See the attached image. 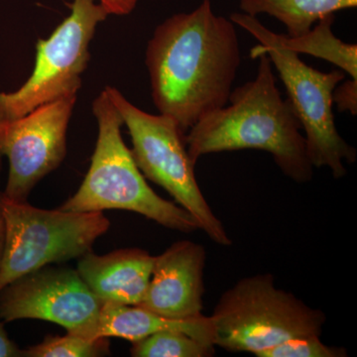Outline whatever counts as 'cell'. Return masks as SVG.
Here are the masks:
<instances>
[{"label": "cell", "mask_w": 357, "mask_h": 357, "mask_svg": "<svg viewBox=\"0 0 357 357\" xmlns=\"http://www.w3.org/2000/svg\"><path fill=\"white\" fill-rule=\"evenodd\" d=\"M145 62L159 114L185 134L204 116L225 107L241 55L236 24L217 15L211 0L167 18L148 42Z\"/></svg>", "instance_id": "1"}, {"label": "cell", "mask_w": 357, "mask_h": 357, "mask_svg": "<svg viewBox=\"0 0 357 357\" xmlns=\"http://www.w3.org/2000/svg\"><path fill=\"white\" fill-rule=\"evenodd\" d=\"M252 81L232 89L229 102L199 119L185 133L192 163L225 151L255 149L271 155L281 172L294 182H310L314 167L292 105L282 98L274 67L266 54Z\"/></svg>", "instance_id": "2"}, {"label": "cell", "mask_w": 357, "mask_h": 357, "mask_svg": "<svg viewBox=\"0 0 357 357\" xmlns=\"http://www.w3.org/2000/svg\"><path fill=\"white\" fill-rule=\"evenodd\" d=\"M93 112L98 135L91 167L79 189L60 210L128 211L167 229L187 234L199 229L198 222L187 211L161 198L147 184L122 138L123 121L107 89L96 98Z\"/></svg>", "instance_id": "3"}, {"label": "cell", "mask_w": 357, "mask_h": 357, "mask_svg": "<svg viewBox=\"0 0 357 357\" xmlns=\"http://www.w3.org/2000/svg\"><path fill=\"white\" fill-rule=\"evenodd\" d=\"M229 20L259 42L251 49V58L266 54L271 60L304 131L312 167H326L333 178H344L347 175L344 163H356L357 158L356 148L338 133L333 115V91L344 81V70L324 73L310 67L297 53L276 43L270 36V30L255 16L236 13Z\"/></svg>", "instance_id": "4"}, {"label": "cell", "mask_w": 357, "mask_h": 357, "mask_svg": "<svg viewBox=\"0 0 357 357\" xmlns=\"http://www.w3.org/2000/svg\"><path fill=\"white\" fill-rule=\"evenodd\" d=\"M211 319L215 347L256 356L291 338L321 335L326 319L321 310L276 287L270 273L237 282L222 294Z\"/></svg>", "instance_id": "5"}, {"label": "cell", "mask_w": 357, "mask_h": 357, "mask_svg": "<svg viewBox=\"0 0 357 357\" xmlns=\"http://www.w3.org/2000/svg\"><path fill=\"white\" fill-rule=\"evenodd\" d=\"M132 140L131 153L145 178L166 190L187 211L213 243L231 245L225 225L213 213L197 181L188 153L185 134L172 117L150 114L128 102L121 91L107 86Z\"/></svg>", "instance_id": "6"}, {"label": "cell", "mask_w": 357, "mask_h": 357, "mask_svg": "<svg viewBox=\"0 0 357 357\" xmlns=\"http://www.w3.org/2000/svg\"><path fill=\"white\" fill-rule=\"evenodd\" d=\"M6 229L0 291L20 277L91 252L110 222L102 211H48L0 194Z\"/></svg>", "instance_id": "7"}, {"label": "cell", "mask_w": 357, "mask_h": 357, "mask_svg": "<svg viewBox=\"0 0 357 357\" xmlns=\"http://www.w3.org/2000/svg\"><path fill=\"white\" fill-rule=\"evenodd\" d=\"M107 11L96 0H74L72 11L50 37L37 43L31 76L13 93L0 91V122L13 121L67 96H77L88 67L89 44Z\"/></svg>", "instance_id": "8"}, {"label": "cell", "mask_w": 357, "mask_h": 357, "mask_svg": "<svg viewBox=\"0 0 357 357\" xmlns=\"http://www.w3.org/2000/svg\"><path fill=\"white\" fill-rule=\"evenodd\" d=\"M102 307L77 270L67 268H40L0 291V319L6 323L42 319L89 338H98Z\"/></svg>", "instance_id": "9"}, {"label": "cell", "mask_w": 357, "mask_h": 357, "mask_svg": "<svg viewBox=\"0 0 357 357\" xmlns=\"http://www.w3.org/2000/svg\"><path fill=\"white\" fill-rule=\"evenodd\" d=\"M77 96L41 105L20 119L0 122V155L9 162V199L27 202L40 181L67 154V130Z\"/></svg>", "instance_id": "10"}, {"label": "cell", "mask_w": 357, "mask_h": 357, "mask_svg": "<svg viewBox=\"0 0 357 357\" xmlns=\"http://www.w3.org/2000/svg\"><path fill=\"white\" fill-rule=\"evenodd\" d=\"M206 249L191 241L172 244L154 256L151 279L138 306L173 319L203 316Z\"/></svg>", "instance_id": "11"}, {"label": "cell", "mask_w": 357, "mask_h": 357, "mask_svg": "<svg viewBox=\"0 0 357 357\" xmlns=\"http://www.w3.org/2000/svg\"><path fill=\"white\" fill-rule=\"evenodd\" d=\"M154 256L139 248L119 249L107 255L86 253L77 272L102 304L138 306L151 279Z\"/></svg>", "instance_id": "12"}, {"label": "cell", "mask_w": 357, "mask_h": 357, "mask_svg": "<svg viewBox=\"0 0 357 357\" xmlns=\"http://www.w3.org/2000/svg\"><path fill=\"white\" fill-rule=\"evenodd\" d=\"M177 330L204 344L215 345V332L211 317L173 319L164 318L140 306L105 303L100 310L96 337H119L131 342L160 331Z\"/></svg>", "instance_id": "13"}, {"label": "cell", "mask_w": 357, "mask_h": 357, "mask_svg": "<svg viewBox=\"0 0 357 357\" xmlns=\"http://www.w3.org/2000/svg\"><path fill=\"white\" fill-rule=\"evenodd\" d=\"M357 0H241L243 13L268 14L285 25L287 36L306 34L321 18L344 9L356 8Z\"/></svg>", "instance_id": "14"}, {"label": "cell", "mask_w": 357, "mask_h": 357, "mask_svg": "<svg viewBox=\"0 0 357 357\" xmlns=\"http://www.w3.org/2000/svg\"><path fill=\"white\" fill-rule=\"evenodd\" d=\"M335 14H330L317 23L306 34L297 37L277 34L270 30L276 43L299 54L323 59L357 79V46L338 39L333 32Z\"/></svg>", "instance_id": "15"}, {"label": "cell", "mask_w": 357, "mask_h": 357, "mask_svg": "<svg viewBox=\"0 0 357 357\" xmlns=\"http://www.w3.org/2000/svg\"><path fill=\"white\" fill-rule=\"evenodd\" d=\"M215 345L177 330L160 331L132 342L130 354L134 357H211Z\"/></svg>", "instance_id": "16"}, {"label": "cell", "mask_w": 357, "mask_h": 357, "mask_svg": "<svg viewBox=\"0 0 357 357\" xmlns=\"http://www.w3.org/2000/svg\"><path fill=\"white\" fill-rule=\"evenodd\" d=\"M26 357H96L109 356L107 337L89 338L68 333L65 337H47L41 344L23 351Z\"/></svg>", "instance_id": "17"}, {"label": "cell", "mask_w": 357, "mask_h": 357, "mask_svg": "<svg viewBox=\"0 0 357 357\" xmlns=\"http://www.w3.org/2000/svg\"><path fill=\"white\" fill-rule=\"evenodd\" d=\"M258 357H345L344 347L326 344L321 335H305L286 340L258 354Z\"/></svg>", "instance_id": "18"}, {"label": "cell", "mask_w": 357, "mask_h": 357, "mask_svg": "<svg viewBox=\"0 0 357 357\" xmlns=\"http://www.w3.org/2000/svg\"><path fill=\"white\" fill-rule=\"evenodd\" d=\"M333 102L337 105L338 112H349L352 115H356L357 79H347L338 84L333 91Z\"/></svg>", "instance_id": "19"}, {"label": "cell", "mask_w": 357, "mask_h": 357, "mask_svg": "<svg viewBox=\"0 0 357 357\" xmlns=\"http://www.w3.org/2000/svg\"><path fill=\"white\" fill-rule=\"evenodd\" d=\"M139 0H98L109 14L128 15L132 13Z\"/></svg>", "instance_id": "20"}, {"label": "cell", "mask_w": 357, "mask_h": 357, "mask_svg": "<svg viewBox=\"0 0 357 357\" xmlns=\"http://www.w3.org/2000/svg\"><path fill=\"white\" fill-rule=\"evenodd\" d=\"M24 356L17 344H14L4 330L3 323H0V357Z\"/></svg>", "instance_id": "21"}, {"label": "cell", "mask_w": 357, "mask_h": 357, "mask_svg": "<svg viewBox=\"0 0 357 357\" xmlns=\"http://www.w3.org/2000/svg\"><path fill=\"white\" fill-rule=\"evenodd\" d=\"M1 155H0V171H1ZM4 241H6V229H4L3 218L0 213V265H1L2 256H3Z\"/></svg>", "instance_id": "22"}]
</instances>
